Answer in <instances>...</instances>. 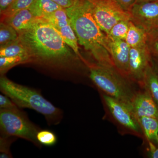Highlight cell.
Returning a JSON list of instances; mask_svg holds the SVG:
<instances>
[{"label":"cell","instance_id":"1","mask_svg":"<svg viewBox=\"0 0 158 158\" xmlns=\"http://www.w3.org/2000/svg\"><path fill=\"white\" fill-rule=\"evenodd\" d=\"M19 39L27 50L30 62L65 68L76 59L58 31L40 19L31 28L19 33Z\"/></svg>","mask_w":158,"mask_h":158},{"label":"cell","instance_id":"2","mask_svg":"<svg viewBox=\"0 0 158 158\" xmlns=\"http://www.w3.org/2000/svg\"><path fill=\"white\" fill-rule=\"evenodd\" d=\"M79 44L92 55L97 64L115 67L109 49L107 36L98 25L88 0H76L65 9Z\"/></svg>","mask_w":158,"mask_h":158},{"label":"cell","instance_id":"3","mask_svg":"<svg viewBox=\"0 0 158 158\" xmlns=\"http://www.w3.org/2000/svg\"><path fill=\"white\" fill-rule=\"evenodd\" d=\"M0 89L19 107L28 108L42 114L48 124L56 125L62 120V110L55 106L37 90L15 83L4 76H1L0 78Z\"/></svg>","mask_w":158,"mask_h":158},{"label":"cell","instance_id":"4","mask_svg":"<svg viewBox=\"0 0 158 158\" xmlns=\"http://www.w3.org/2000/svg\"><path fill=\"white\" fill-rule=\"evenodd\" d=\"M89 77L105 94L131 105L136 93L132 87L115 67L98 64L89 65Z\"/></svg>","mask_w":158,"mask_h":158},{"label":"cell","instance_id":"5","mask_svg":"<svg viewBox=\"0 0 158 158\" xmlns=\"http://www.w3.org/2000/svg\"><path fill=\"white\" fill-rule=\"evenodd\" d=\"M1 135L25 139L36 146H41L37 139L40 130L33 124L19 108L14 110L0 109Z\"/></svg>","mask_w":158,"mask_h":158},{"label":"cell","instance_id":"6","mask_svg":"<svg viewBox=\"0 0 158 158\" xmlns=\"http://www.w3.org/2000/svg\"><path fill=\"white\" fill-rule=\"evenodd\" d=\"M88 1L91 4L94 18L106 35L118 22L131 20L130 12L123 9L115 0Z\"/></svg>","mask_w":158,"mask_h":158},{"label":"cell","instance_id":"7","mask_svg":"<svg viewBox=\"0 0 158 158\" xmlns=\"http://www.w3.org/2000/svg\"><path fill=\"white\" fill-rule=\"evenodd\" d=\"M130 13L131 20L147 34L148 42L158 36V0L135 3Z\"/></svg>","mask_w":158,"mask_h":158},{"label":"cell","instance_id":"8","mask_svg":"<svg viewBox=\"0 0 158 158\" xmlns=\"http://www.w3.org/2000/svg\"><path fill=\"white\" fill-rule=\"evenodd\" d=\"M103 98L110 113L118 123L135 132L141 133V126L133 112L131 105L105 94Z\"/></svg>","mask_w":158,"mask_h":158},{"label":"cell","instance_id":"9","mask_svg":"<svg viewBox=\"0 0 158 158\" xmlns=\"http://www.w3.org/2000/svg\"><path fill=\"white\" fill-rule=\"evenodd\" d=\"M150 50L148 44L130 48L129 76L143 85L145 71L150 64Z\"/></svg>","mask_w":158,"mask_h":158},{"label":"cell","instance_id":"10","mask_svg":"<svg viewBox=\"0 0 158 158\" xmlns=\"http://www.w3.org/2000/svg\"><path fill=\"white\" fill-rule=\"evenodd\" d=\"M107 37L110 54L115 68L124 76H129L130 47L125 40Z\"/></svg>","mask_w":158,"mask_h":158},{"label":"cell","instance_id":"11","mask_svg":"<svg viewBox=\"0 0 158 158\" xmlns=\"http://www.w3.org/2000/svg\"><path fill=\"white\" fill-rule=\"evenodd\" d=\"M131 106L138 120L143 116L157 117V105L146 89L143 92L136 93L132 102Z\"/></svg>","mask_w":158,"mask_h":158},{"label":"cell","instance_id":"12","mask_svg":"<svg viewBox=\"0 0 158 158\" xmlns=\"http://www.w3.org/2000/svg\"><path fill=\"white\" fill-rule=\"evenodd\" d=\"M38 19L30 9H27L18 11L11 16L1 20V21L10 25L20 33L31 28Z\"/></svg>","mask_w":158,"mask_h":158},{"label":"cell","instance_id":"13","mask_svg":"<svg viewBox=\"0 0 158 158\" xmlns=\"http://www.w3.org/2000/svg\"><path fill=\"white\" fill-rule=\"evenodd\" d=\"M125 41L130 48L141 47L148 44V39L144 31L131 20Z\"/></svg>","mask_w":158,"mask_h":158},{"label":"cell","instance_id":"14","mask_svg":"<svg viewBox=\"0 0 158 158\" xmlns=\"http://www.w3.org/2000/svg\"><path fill=\"white\" fill-rule=\"evenodd\" d=\"M61 8L52 0H34L29 9L34 16L41 19Z\"/></svg>","mask_w":158,"mask_h":158},{"label":"cell","instance_id":"15","mask_svg":"<svg viewBox=\"0 0 158 158\" xmlns=\"http://www.w3.org/2000/svg\"><path fill=\"white\" fill-rule=\"evenodd\" d=\"M143 86L149 92L158 106V73L151 64L145 71Z\"/></svg>","mask_w":158,"mask_h":158},{"label":"cell","instance_id":"16","mask_svg":"<svg viewBox=\"0 0 158 158\" xmlns=\"http://www.w3.org/2000/svg\"><path fill=\"white\" fill-rule=\"evenodd\" d=\"M57 31L65 43L72 50L77 56L82 59L79 51L78 40L71 23Z\"/></svg>","mask_w":158,"mask_h":158},{"label":"cell","instance_id":"17","mask_svg":"<svg viewBox=\"0 0 158 158\" xmlns=\"http://www.w3.org/2000/svg\"><path fill=\"white\" fill-rule=\"evenodd\" d=\"M18 56H28L29 57L26 47L20 41L19 38L17 40L9 43L5 45L0 46V57H15Z\"/></svg>","mask_w":158,"mask_h":158},{"label":"cell","instance_id":"18","mask_svg":"<svg viewBox=\"0 0 158 158\" xmlns=\"http://www.w3.org/2000/svg\"><path fill=\"white\" fill-rule=\"evenodd\" d=\"M139 122L148 141H156L158 136L157 118L143 116L139 118Z\"/></svg>","mask_w":158,"mask_h":158},{"label":"cell","instance_id":"19","mask_svg":"<svg viewBox=\"0 0 158 158\" xmlns=\"http://www.w3.org/2000/svg\"><path fill=\"white\" fill-rule=\"evenodd\" d=\"M52 26L56 30L70 23L66 10L61 8L40 19Z\"/></svg>","mask_w":158,"mask_h":158},{"label":"cell","instance_id":"20","mask_svg":"<svg viewBox=\"0 0 158 158\" xmlns=\"http://www.w3.org/2000/svg\"><path fill=\"white\" fill-rule=\"evenodd\" d=\"M30 62L28 56H18L15 57H0V73L4 75L12 67L20 64Z\"/></svg>","mask_w":158,"mask_h":158},{"label":"cell","instance_id":"21","mask_svg":"<svg viewBox=\"0 0 158 158\" xmlns=\"http://www.w3.org/2000/svg\"><path fill=\"white\" fill-rule=\"evenodd\" d=\"M19 38V33L12 26L1 21L0 23V46L7 44Z\"/></svg>","mask_w":158,"mask_h":158},{"label":"cell","instance_id":"22","mask_svg":"<svg viewBox=\"0 0 158 158\" xmlns=\"http://www.w3.org/2000/svg\"><path fill=\"white\" fill-rule=\"evenodd\" d=\"M130 21V20H123L118 22L112 27L107 36L125 40L129 27Z\"/></svg>","mask_w":158,"mask_h":158},{"label":"cell","instance_id":"23","mask_svg":"<svg viewBox=\"0 0 158 158\" xmlns=\"http://www.w3.org/2000/svg\"><path fill=\"white\" fill-rule=\"evenodd\" d=\"M34 0H15L14 2L1 14V20L9 17L22 9H29Z\"/></svg>","mask_w":158,"mask_h":158},{"label":"cell","instance_id":"24","mask_svg":"<svg viewBox=\"0 0 158 158\" xmlns=\"http://www.w3.org/2000/svg\"><path fill=\"white\" fill-rule=\"evenodd\" d=\"M37 139L41 145L46 146H53L57 141L55 133L49 130H40L37 134Z\"/></svg>","mask_w":158,"mask_h":158},{"label":"cell","instance_id":"25","mask_svg":"<svg viewBox=\"0 0 158 158\" xmlns=\"http://www.w3.org/2000/svg\"><path fill=\"white\" fill-rule=\"evenodd\" d=\"M15 137L1 135L0 138V158H10L12 156L10 151V147Z\"/></svg>","mask_w":158,"mask_h":158},{"label":"cell","instance_id":"26","mask_svg":"<svg viewBox=\"0 0 158 158\" xmlns=\"http://www.w3.org/2000/svg\"><path fill=\"white\" fill-rule=\"evenodd\" d=\"M18 107L9 97L5 94H0V109L14 110Z\"/></svg>","mask_w":158,"mask_h":158},{"label":"cell","instance_id":"27","mask_svg":"<svg viewBox=\"0 0 158 158\" xmlns=\"http://www.w3.org/2000/svg\"><path fill=\"white\" fill-rule=\"evenodd\" d=\"M125 11L130 12L136 0H115Z\"/></svg>","mask_w":158,"mask_h":158},{"label":"cell","instance_id":"28","mask_svg":"<svg viewBox=\"0 0 158 158\" xmlns=\"http://www.w3.org/2000/svg\"><path fill=\"white\" fill-rule=\"evenodd\" d=\"M149 146L150 156L152 158H158V136L156 139L157 143V147H156L151 141H148Z\"/></svg>","mask_w":158,"mask_h":158},{"label":"cell","instance_id":"29","mask_svg":"<svg viewBox=\"0 0 158 158\" xmlns=\"http://www.w3.org/2000/svg\"><path fill=\"white\" fill-rule=\"evenodd\" d=\"M150 50L158 56V36L151 40L148 42Z\"/></svg>","mask_w":158,"mask_h":158},{"label":"cell","instance_id":"30","mask_svg":"<svg viewBox=\"0 0 158 158\" xmlns=\"http://www.w3.org/2000/svg\"><path fill=\"white\" fill-rule=\"evenodd\" d=\"M52 1L56 3L62 8L66 9L72 6L76 0H52Z\"/></svg>","mask_w":158,"mask_h":158},{"label":"cell","instance_id":"31","mask_svg":"<svg viewBox=\"0 0 158 158\" xmlns=\"http://www.w3.org/2000/svg\"><path fill=\"white\" fill-rule=\"evenodd\" d=\"M15 0H0V13H2Z\"/></svg>","mask_w":158,"mask_h":158},{"label":"cell","instance_id":"32","mask_svg":"<svg viewBox=\"0 0 158 158\" xmlns=\"http://www.w3.org/2000/svg\"><path fill=\"white\" fill-rule=\"evenodd\" d=\"M157 1V0H136V3L144 2H153V1Z\"/></svg>","mask_w":158,"mask_h":158},{"label":"cell","instance_id":"33","mask_svg":"<svg viewBox=\"0 0 158 158\" xmlns=\"http://www.w3.org/2000/svg\"><path fill=\"white\" fill-rule=\"evenodd\" d=\"M157 119H158V116H157Z\"/></svg>","mask_w":158,"mask_h":158},{"label":"cell","instance_id":"34","mask_svg":"<svg viewBox=\"0 0 158 158\" xmlns=\"http://www.w3.org/2000/svg\"><path fill=\"white\" fill-rule=\"evenodd\" d=\"M157 72V71H156ZM157 73H158V72H157Z\"/></svg>","mask_w":158,"mask_h":158}]
</instances>
